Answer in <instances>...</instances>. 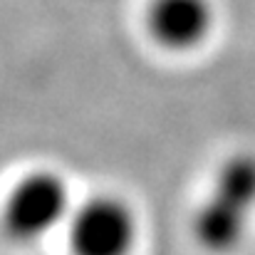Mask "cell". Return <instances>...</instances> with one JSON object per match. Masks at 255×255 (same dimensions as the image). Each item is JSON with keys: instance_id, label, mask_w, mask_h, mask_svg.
<instances>
[{"instance_id": "6da1fadb", "label": "cell", "mask_w": 255, "mask_h": 255, "mask_svg": "<svg viewBox=\"0 0 255 255\" xmlns=\"http://www.w3.org/2000/svg\"><path fill=\"white\" fill-rule=\"evenodd\" d=\"M255 223V149L226 154L191 213V238L208 255L236 253Z\"/></svg>"}, {"instance_id": "7a4b0ae2", "label": "cell", "mask_w": 255, "mask_h": 255, "mask_svg": "<svg viewBox=\"0 0 255 255\" xmlns=\"http://www.w3.org/2000/svg\"><path fill=\"white\" fill-rule=\"evenodd\" d=\"M72 206L70 183L60 171L30 169L7 188L0 206V226L15 243H37L65 228Z\"/></svg>"}, {"instance_id": "3957f363", "label": "cell", "mask_w": 255, "mask_h": 255, "mask_svg": "<svg viewBox=\"0 0 255 255\" xmlns=\"http://www.w3.org/2000/svg\"><path fill=\"white\" fill-rule=\"evenodd\" d=\"M65 233L72 255H134L141 221L124 196L104 191L72 206Z\"/></svg>"}, {"instance_id": "277c9868", "label": "cell", "mask_w": 255, "mask_h": 255, "mask_svg": "<svg viewBox=\"0 0 255 255\" xmlns=\"http://www.w3.org/2000/svg\"><path fill=\"white\" fill-rule=\"evenodd\" d=\"M144 27L166 52H196L218 27V5L216 0H149Z\"/></svg>"}]
</instances>
